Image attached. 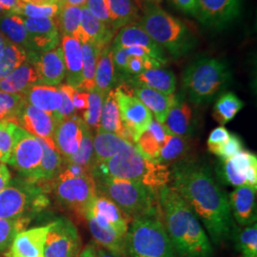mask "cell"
<instances>
[{
  "label": "cell",
  "instance_id": "6da1fadb",
  "mask_svg": "<svg viewBox=\"0 0 257 257\" xmlns=\"http://www.w3.org/2000/svg\"><path fill=\"white\" fill-rule=\"evenodd\" d=\"M171 186L200 219L214 245L232 239L236 225L229 198L215 182L211 169L200 161H181L171 172Z\"/></svg>",
  "mask_w": 257,
  "mask_h": 257
},
{
  "label": "cell",
  "instance_id": "7a4b0ae2",
  "mask_svg": "<svg viewBox=\"0 0 257 257\" xmlns=\"http://www.w3.org/2000/svg\"><path fill=\"white\" fill-rule=\"evenodd\" d=\"M158 201L175 251L181 257H211L210 239L183 198L171 186H164L158 191Z\"/></svg>",
  "mask_w": 257,
  "mask_h": 257
},
{
  "label": "cell",
  "instance_id": "3957f363",
  "mask_svg": "<svg viewBox=\"0 0 257 257\" xmlns=\"http://www.w3.org/2000/svg\"><path fill=\"white\" fill-rule=\"evenodd\" d=\"M92 177H112L137 181L158 192L171 180L169 167L161 165L142 156L137 148L130 145L110 159L91 170Z\"/></svg>",
  "mask_w": 257,
  "mask_h": 257
},
{
  "label": "cell",
  "instance_id": "277c9868",
  "mask_svg": "<svg viewBox=\"0 0 257 257\" xmlns=\"http://www.w3.org/2000/svg\"><path fill=\"white\" fill-rule=\"evenodd\" d=\"M96 193L110 199L131 220L160 216L158 192L144 184L112 177L93 178Z\"/></svg>",
  "mask_w": 257,
  "mask_h": 257
},
{
  "label": "cell",
  "instance_id": "5b68a950",
  "mask_svg": "<svg viewBox=\"0 0 257 257\" xmlns=\"http://www.w3.org/2000/svg\"><path fill=\"white\" fill-rule=\"evenodd\" d=\"M139 26L158 46L176 58L189 54L196 46V37L191 29L155 4L146 8Z\"/></svg>",
  "mask_w": 257,
  "mask_h": 257
},
{
  "label": "cell",
  "instance_id": "8992f818",
  "mask_svg": "<svg viewBox=\"0 0 257 257\" xmlns=\"http://www.w3.org/2000/svg\"><path fill=\"white\" fill-rule=\"evenodd\" d=\"M230 77V67L224 60L200 57L184 71L182 87L190 101L201 105L211 101L229 84Z\"/></svg>",
  "mask_w": 257,
  "mask_h": 257
},
{
  "label": "cell",
  "instance_id": "52a82bcc",
  "mask_svg": "<svg viewBox=\"0 0 257 257\" xmlns=\"http://www.w3.org/2000/svg\"><path fill=\"white\" fill-rule=\"evenodd\" d=\"M49 204L41 185L16 177L0 192V218L32 220Z\"/></svg>",
  "mask_w": 257,
  "mask_h": 257
},
{
  "label": "cell",
  "instance_id": "ba28073f",
  "mask_svg": "<svg viewBox=\"0 0 257 257\" xmlns=\"http://www.w3.org/2000/svg\"><path fill=\"white\" fill-rule=\"evenodd\" d=\"M126 235V251L131 257H175V250L160 216L132 220Z\"/></svg>",
  "mask_w": 257,
  "mask_h": 257
},
{
  "label": "cell",
  "instance_id": "9c48e42d",
  "mask_svg": "<svg viewBox=\"0 0 257 257\" xmlns=\"http://www.w3.org/2000/svg\"><path fill=\"white\" fill-rule=\"evenodd\" d=\"M53 182L57 202L77 215L85 217L92 201L97 196L92 174L80 176L57 175Z\"/></svg>",
  "mask_w": 257,
  "mask_h": 257
},
{
  "label": "cell",
  "instance_id": "30bf717a",
  "mask_svg": "<svg viewBox=\"0 0 257 257\" xmlns=\"http://www.w3.org/2000/svg\"><path fill=\"white\" fill-rule=\"evenodd\" d=\"M43 148L38 138L17 126L9 164L18 171L21 177L34 183L41 164Z\"/></svg>",
  "mask_w": 257,
  "mask_h": 257
},
{
  "label": "cell",
  "instance_id": "8fae6325",
  "mask_svg": "<svg viewBox=\"0 0 257 257\" xmlns=\"http://www.w3.org/2000/svg\"><path fill=\"white\" fill-rule=\"evenodd\" d=\"M115 90L120 118L124 128L133 138L134 145L138 137L145 132L153 122V114L147 107L136 97L133 89L126 83Z\"/></svg>",
  "mask_w": 257,
  "mask_h": 257
},
{
  "label": "cell",
  "instance_id": "7c38bea8",
  "mask_svg": "<svg viewBox=\"0 0 257 257\" xmlns=\"http://www.w3.org/2000/svg\"><path fill=\"white\" fill-rule=\"evenodd\" d=\"M80 249L81 239L72 221L60 217L50 223L44 257H78Z\"/></svg>",
  "mask_w": 257,
  "mask_h": 257
},
{
  "label": "cell",
  "instance_id": "4fadbf2b",
  "mask_svg": "<svg viewBox=\"0 0 257 257\" xmlns=\"http://www.w3.org/2000/svg\"><path fill=\"white\" fill-rule=\"evenodd\" d=\"M216 172L224 183L236 188L245 185L257 188L256 156L246 150L228 159H221Z\"/></svg>",
  "mask_w": 257,
  "mask_h": 257
},
{
  "label": "cell",
  "instance_id": "5bb4252c",
  "mask_svg": "<svg viewBox=\"0 0 257 257\" xmlns=\"http://www.w3.org/2000/svg\"><path fill=\"white\" fill-rule=\"evenodd\" d=\"M197 19L203 26L221 31L238 19L242 0H196Z\"/></svg>",
  "mask_w": 257,
  "mask_h": 257
},
{
  "label": "cell",
  "instance_id": "9a60e30c",
  "mask_svg": "<svg viewBox=\"0 0 257 257\" xmlns=\"http://www.w3.org/2000/svg\"><path fill=\"white\" fill-rule=\"evenodd\" d=\"M27 60L38 76V84L57 86L66 76L64 56L61 47L47 52L27 51Z\"/></svg>",
  "mask_w": 257,
  "mask_h": 257
},
{
  "label": "cell",
  "instance_id": "2e32d148",
  "mask_svg": "<svg viewBox=\"0 0 257 257\" xmlns=\"http://www.w3.org/2000/svg\"><path fill=\"white\" fill-rule=\"evenodd\" d=\"M56 123L57 121L53 114L37 109L25 99L15 119V124L30 135L52 144H55L54 135Z\"/></svg>",
  "mask_w": 257,
  "mask_h": 257
},
{
  "label": "cell",
  "instance_id": "e0dca14e",
  "mask_svg": "<svg viewBox=\"0 0 257 257\" xmlns=\"http://www.w3.org/2000/svg\"><path fill=\"white\" fill-rule=\"evenodd\" d=\"M23 19L27 30L28 51L47 52L59 44L60 31L56 19Z\"/></svg>",
  "mask_w": 257,
  "mask_h": 257
},
{
  "label": "cell",
  "instance_id": "ac0fdd59",
  "mask_svg": "<svg viewBox=\"0 0 257 257\" xmlns=\"http://www.w3.org/2000/svg\"><path fill=\"white\" fill-rule=\"evenodd\" d=\"M92 216L95 222L105 229H111L121 236L126 237L131 219L119 208L105 196L98 195L92 201L85 217Z\"/></svg>",
  "mask_w": 257,
  "mask_h": 257
},
{
  "label": "cell",
  "instance_id": "d6986e66",
  "mask_svg": "<svg viewBox=\"0 0 257 257\" xmlns=\"http://www.w3.org/2000/svg\"><path fill=\"white\" fill-rule=\"evenodd\" d=\"M86 128V123L77 115L56 123L54 141L55 148L62 156V159L69 158L77 152L82 142Z\"/></svg>",
  "mask_w": 257,
  "mask_h": 257
},
{
  "label": "cell",
  "instance_id": "ffe728a7",
  "mask_svg": "<svg viewBox=\"0 0 257 257\" xmlns=\"http://www.w3.org/2000/svg\"><path fill=\"white\" fill-rule=\"evenodd\" d=\"M50 224L21 230L13 240L6 257H44V248Z\"/></svg>",
  "mask_w": 257,
  "mask_h": 257
},
{
  "label": "cell",
  "instance_id": "44dd1931",
  "mask_svg": "<svg viewBox=\"0 0 257 257\" xmlns=\"http://www.w3.org/2000/svg\"><path fill=\"white\" fill-rule=\"evenodd\" d=\"M142 47L151 52L156 61L161 65L167 63L164 50L158 46L150 37L147 33L137 24H131L121 28L117 35L112 40V48H128V47Z\"/></svg>",
  "mask_w": 257,
  "mask_h": 257
},
{
  "label": "cell",
  "instance_id": "7402d4cb",
  "mask_svg": "<svg viewBox=\"0 0 257 257\" xmlns=\"http://www.w3.org/2000/svg\"><path fill=\"white\" fill-rule=\"evenodd\" d=\"M256 190L250 186H241L230 194V212L236 223L247 227L256 222Z\"/></svg>",
  "mask_w": 257,
  "mask_h": 257
},
{
  "label": "cell",
  "instance_id": "603a6c76",
  "mask_svg": "<svg viewBox=\"0 0 257 257\" xmlns=\"http://www.w3.org/2000/svg\"><path fill=\"white\" fill-rule=\"evenodd\" d=\"M125 77V83L132 89L136 87H146L156 90L158 92H163L165 94H173L175 93L176 89L175 74L172 71L164 69L162 67L150 69L138 75Z\"/></svg>",
  "mask_w": 257,
  "mask_h": 257
},
{
  "label": "cell",
  "instance_id": "cb8c5ba5",
  "mask_svg": "<svg viewBox=\"0 0 257 257\" xmlns=\"http://www.w3.org/2000/svg\"><path fill=\"white\" fill-rule=\"evenodd\" d=\"M61 49L66 68V84L79 89L83 80L82 44L74 37L62 36Z\"/></svg>",
  "mask_w": 257,
  "mask_h": 257
},
{
  "label": "cell",
  "instance_id": "d4e9b609",
  "mask_svg": "<svg viewBox=\"0 0 257 257\" xmlns=\"http://www.w3.org/2000/svg\"><path fill=\"white\" fill-rule=\"evenodd\" d=\"M164 124L173 135L191 138L195 128L192 107L183 98L175 95V102L170 109Z\"/></svg>",
  "mask_w": 257,
  "mask_h": 257
},
{
  "label": "cell",
  "instance_id": "484cf974",
  "mask_svg": "<svg viewBox=\"0 0 257 257\" xmlns=\"http://www.w3.org/2000/svg\"><path fill=\"white\" fill-rule=\"evenodd\" d=\"M172 134L165 124L153 120L149 128L143 132L135 142V147L148 159L156 161L161 148L165 144L167 137Z\"/></svg>",
  "mask_w": 257,
  "mask_h": 257
},
{
  "label": "cell",
  "instance_id": "4316f807",
  "mask_svg": "<svg viewBox=\"0 0 257 257\" xmlns=\"http://www.w3.org/2000/svg\"><path fill=\"white\" fill-rule=\"evenodd\" d=\"M81 44L91 42L100 49L109 46L114 36V31L109 25L93 17L86 6L81 10Z\"/></svg>",
  "mask_w": 257,
  "mask_h": 257
},
{
  "label": "cell",
  "instance_id": "83f0119b",
  "mask_svg": "<svg viewBox=\"0 0 257 257\" xmlns=\"http://www.w3.org/2000/svg\"><path fill=\"white\" fill-rule=\"evenodd\" d=\"M98 130L116 135L134 145L133 138H131L128 131L124 128L120 118L119 109L114 89L110 90L105 96Z\"/></svg>",
  "mask_w": 257,
  "mask_h": 257
},
{
  "label": "cell",
  "instance_id": "f1b7e54d",
  "mask_svg": "<svg viewBox=\"0 0 257 257\" xmlns=\"http://www.w3.org/2000/svg\"><path fill=\"white\" fill-rule=\"evenodd\" d=\"M133 93L155 115L157 122L165 123L167 115L175 102V93L165 94L146 87L133 88Z\"/></svg>",
  "mask_w": 257,
  "mask_h": 257
},
{
  "label": "cell",
  "instance_id": "f546056e",
  "mask_svg": "<svg viewBox=\"0 0 257 257\" xmlns=\"http://www.w3.org/2000/svg\"><path fill=\"white\" fill-rule=\"evenodd\" d=\"M25 100L37 109L54 114L59 109L62 96L58 88L43 84H36L24 92Z\"/></svg>",
  "mask_w": 257,
  "mask_h": 257
},
{
  "label": "cell",
  "instance_id": "4dcf8cb0",
  "mask_svg": "<svg viewBox=\"0 0 257 257\" xmlns=\"http://www.w3.org/2000/svg\"><path fill=\"white\" fill-rule=\"evenodd\" d=\"M93 142V166L98 165L110 159L111 156L116 155L120 151L133 145L127 140L120 138L116 135L106 133L100 130L95 132L92 139ZM92 166V167H93ZM92 174V173H91Z\"/></svg>",
  "mask_w": 257,
  "mask_h": 257
},
{
  "label": "cell",
  "instance_id": "1f68e13d",
  "mask_svg": "<svg viewBox=\"0 0 257 257\" xmlns=\"http://www.w3.org/2000/svg\"><path fill=\"white\" fill-rule=\"evenodd\" d=\"M36 84H38L37 72L26 60L18 69L0 80V92L24 94L30 87Z\"/></svg>",
  "mask_w": 257,
  "mask_h": 257
},
{
  "label": "cell",
  "instance_id": "d6a6232c",
  "mask_svg": "<svg viewBox=\"0 0 257 257\" xmlns=\"http://www.w3.org/2000/svg\"><path fill=\"white\" fill-rule=\"evenodd\" d=\"M39 140L43 148V156L34 183L42 186L43 183L53 182L55 180L62 168L63 159L56 150L55 144L48 143L42 139Z\"/></svg>",
  "mask_w": 257,
  "mask_h": 257
},
{
  "label": "cell",
  "instance_id": "836d02e7",
  "mask_svg": "<svg viewBox=\"0 0 257 257\" xmlns=\"http://www.w3.org/2000/svg\"><path fill=\"white\" fill-rule=\"evenodd\" d=\"M85 218L88 221L89 230L92 237L101 248L120 256H127L126 237L121 236L111 229H105L99 226L92 216L87 215Z\"/></svg>",
  "mask_w": 257,
  "mask_h": 257
},
{
  "label": "cell",
  "instance_id": "e575fe53",
  "mask_svg": "<svg viewBox=\"0 0 257 257\" xmlns=\"http://www.w3.org/2000/svg\"><path fill=\"white\" fill-rule=\"evenodd\" d=\"M115 82L116 78L112 58V49L109 45L102 49L97 57L94 88L106 95L113 89Z\"/></svg>",
  "mask_w": 257,
  "mask_h": 257
},
{
  "label": "cell",
  "instance_id": "d590c367",
  "mask_svg": "<svg viewBox=\"0 0 257 257\" xmlns=\"http://www.w3.org/2000/svg\"><path fill=\"white\" fill-rule=\"evenodd\" d=\"M110 27L115 32L139 21L138 5L135 0H107Z\"/></svg>",
  "mask_w": 257,
  "mask_h": 257
},
{
  "label": "cell",
  "instance_id": "8d00e7d4",
  "mask_svg": "<svg viewBox=\"0 0 257 257\" xmlns=\"http://www.w3.org/2000/svg\"><path fill=\"white\" fill-rule=\"evenodd\" d=\"M191 148L190 138H184L170 134L166 139L164 146L161 148L156 162L161 165L176 164L183 161Z\"/></svg>",
  "mask_w": 257,
  "mask_h": 257
},
{
  "label": "cell",
  "instance_id": "74e56055",
  "mask_svg": "<svg viewBox=\"0 0 257 257\" xmlns=\"http://www.w3.org/2000/svg\"><path fill=\"white\" fill-rule=\"evenodd\" d=\"M0 32L10 42L23 48L26 52L29 50L27 30L24 19L19 15L6 12L0 15Z\"/></svg>",
  "mask_w": 257,
  "mask_h": 257
},
{
  "label": "cell",
  "instance_id": "f35d334b",
  "mask_svg": "<svg viewBox=\"0 0 257 257\" xmlns=\"http://www.w3.org/2000/svg\"><path fill=\"white\" fill-rule=\"evenodd\" d=\"M81 7L73 6L64 2L56 18L59 31L62 36L73 37L82 42L81 31Z\"/></svg>",
  "mask_w": 257,
  "mask_h": 257
},
{
  "label": "cell",
  "instance_id": "ab89813d",
  "mask_svg": "<svg viewBox=\"0 0 257 257\" xmlns=\"http://www.w3.org/2000/svg\"><path fill=\"white\" fill-rule=\"evenodd\" d=\"M243 108L244 102L236 94L233 92H225L215 102L213 117L221 125H225L233 119Z\"/></svg>",
  "mask_w": 257,
  "mask_h": 257
},
{
  "label": "cell",
  "instance_id": "60d3db41",
  "mask_svg": "<svg viewBox=\"0 0 257 257\" xmlns=\"http://www.w3.org/2000/svg\"><path fill=\"white\" fill-rule=\"evenodd\" d=\"M101 50L91 42L82 44L83 80L78 90L89 92L94 89L97 57Z\"/></svg>",
  "mask_w": 257,
  "mask_h": 257
},
{
  "label": "cell",
  "instance_id": "b9f144b4",
  "mask_svg": "<svg viewBox=\"0 0 257 257\" xmlns=\"http://www.w3.org/2000/svg\"><path fill=\"white\" fill-rule=\"evenodd\" d=\"M232 239L235 247L242 253V257H257L256 222L244 229L236 227Z\"/></svg>",
  "mask_w": 257,
  "mask_h": 257
},
{
  "label": "cell",
  "instance_id": "7bdbcfd3",
  "mask_svg": "<svg viewBox=\"0 0 257 257\" xmlns=\"http://www.w3.org/2000/svg\"><path fill=\"white\" fill-rule=\"evenodd\" d=\"M26 51L7 39L4 53L0 58V80L23 64L26 61Z\"/></svg>",
  "mask_w": 257,
  "mask_h": 257
},
{
  "label": "cell",
  "instance_id": "ee69618b",
  "mask_svg": "<svg viewBox=\"0 0 257 257\" xmlns=\"http://www.w3.org/2000/svg\"><path fill=\"white\" fill-rule=\"evenodd\" d=\"M92 132L91 128L87 126L84 132L82 142L77 152L70 156L69 158L63 159L65 163H73L76 165L81 166L88 170H92L93 166V142H92Z\"/></svg>",
  "mask_w": 257,
  "mask_h": 257
},
{
  "label": "cell",
  "instance_id": "f6af8a7d",
  "mask_svg": "<svg viewBox=\"0 0 257 257\" xmlns=\"http://www.w3.org/2000/svg\"><path fill=\"white\" fill-rule=\"evenodd\" d=\"M30 219H4L0 218V254L6 252L16 235L19 231L24 230Z\"/></svg>",
  "mask_w": 257,
  "mask_h": 257
},
{
  "label": "cell",
  "instance_id": "bcb514c9",
  "mask_svg": "<svg viewBox=\"0 0 257 257\" xmlns=\"http://www.w3.org/2000/svg\"><path fill=\"white\" fill-rule=\"evenodd\" d=\"M105 96L106 95L104 93L97 91L95 88L89 92V106L81 118L91 131L96 132L99 128Z\"/></svg>",
  "mask_w": 257,
  "mask_h": 257
},
{
  "label": "cell",
  "instance_id": "7dc6e473",
  "mask_svg": "<svg viewBox=\"0 0 257 257\" xmlns=\"http://www.w3.org/2000/svg\"><path fill=\"white\" fill-rule=\"evenodd\" d=\"M62 4H36L23 2L19 15H23L31 19H56Z\"/></svg>",
  "mask_w": 257,
  "mask_h": 257
},
{
  "label": "cell",
  "instance_id": "c3c4849f",
  "mask_svg": "<svg viewBox=\"0 0 257 257\" xmlns=\"http://www.w3.org/2000/svg\"><path fill=\"white\" fill-rule=\"evenodd\" d=\"M24 99L25 97L21 93L0 92V121L8 120L15 123Z\"/></svg>",
  "mask_w": 257,
  "mask_h": 257
},
{
  "label": "cell",
  "instance_id": "681fc988",
  "mask_svg": "<svg viewBox=\"0 0 257 257\" xmlns=\"http://www.w3.org/2000/svg\"><path fill=\"white\" fill-rule=\"evenodd\" d=\"M18 125L8 120L0 121V161L4 163H9L13 143L14 134Z\"/></svg>",
  "mask_w": 257,
  "mask_h": 257
},
{
  "label": "cell",
  "instance_id": "f907efd6",
  "mask_svg": "<svg viewBox=\"0 0 257 257\" xmlns=\"http://www.w3.org/2000/svg\"><path fill=\"white\" fill-rule=\"evenodd\" d=\"M58 90L61 93L62 102L59 109L53 114L57 122L73 117L75 115V110L73 104V95L75 89L68 84H61L59 85Z\"/></svg>",
  "mask_w": 257,
  "mask_h": 257
},
{
  "label": "cell",
  "instance_id": "816d5d0a",
  "mask_svg": "<svg viewBox=\"0 0 257 257\" xmlns=\"http://www.w3.org/2000/svg\"><path fill=\"white\" fill-rule=\"evenodd\" d=\"M230 133L223 126L213 128L208 138V149L212 155L218 156L221 147L229 140Z\"/></svg>",
  "mask_w": 257,
  "mask_h": 257
},
{
  "label": "cell",
  "instance_id": "f5cc1de1",
  "mask_svg": "<svg viewBox=\"0 0 257 257\" xmlns=\"http://www.w3.org/2000/svg\"><path fill=\"white\" fill-rule=\"evenodd\" d=\"M85 6L93 17L110 27V14L107 0H87Z\"/></svg>",
  "mask_w": 257,
  "mask_h": 257
},
{
  "label": "cell",
  "instance_id": "db71d44e",
  "mask_svg": "<svg viewBox=\"0 0 257 257\" xmlns=\"http://www.w3.org/2000/svg\"><path fill=\"white\" fill-rule=\"evenodd\" d=\"M243 150L245 149L241 139L237 136L230 134L229 140L221 147L217 156H219L221 159H228L232 156H236Z\"/></svg>",
  "mask_w": 257,
  "mask_h": 257
},
{
  "label": "cell",
  "instance_id": "11a10c76",
  "mask_svg": "<svg viewBox=\"0 0 257 257\" xmlns=\"http://www.w3.org/2000/svg\"><path fill=\"white\" fill-rule=\"evenodd\" d=\"M73 104L75 115L82 117L89 106V92L75 89L73 95Z\"/></svg>",
  "mask_w": 257,
  "mask_h": 257
},
{
  "label": "cell",
  "instance_id": "9f6ffc18",
  "mask_svg": "<svg viewBox=\"0 0 257 257\" xmlns=\"http://www.w3.org/2000/svg\"><path fill=\"white\" fill-rule=\"evenodd\" d=\"M111 47V46H110ZM112 58H113V64L114 68L122 74L125 75L127 70V64L130 55L126 52L124 48H112Z\"/></svg>",
  "mask_w": 257,
  "mask_h": 257
},
{
  "label": "cell",
  "instance_id": "6f0895ef",
  "mask_svg": "<svg viewBox=\"0 0 257 257\" xmlns=\"http://www.w3.org/2000/svg\"><path fill=\"white\" fill-rule=\"evenodd\" d=\"M173 2L178 9L197 19L198 6L196 0H173Z\"/></svg>",
  "mask_w": 257,
  "mask_h": 257
},
{
  "label": "cell",
  "instance_id": "680465c9",
  "mask_svg": "<svg viewBox=\"0 0 257 257\" xmlns=\"http://www.w3.org/2000/svg\"><path fill=\"white\" fill-rule=\"evenodd\" d=\"M22 3L23 0H0V7L6 13L19 15Z\"/></svg>",
  "mask_w": 257,
  "mask_h": 257
},
{
  "label": "cell",
  "instance_id": "91938a15",
  "mask_svg": "<svg viewBox=\"0 0 257 257\" xmlns=\"http://www.w3.org/2000/svg\"><path fill=\"white\" fill-rule=\"evenodd\" d=\"M10 180H11V172L5 164H2L0 166V192L8 185Z\"/></svg>",
  "mask_w": 257,
  "mask_h": 257
},
{
  "label": "cell",
  "instance_id": "94428289",
  "mask_svg": "<svg viewBox=\"0 0 257 257\" xmlns=\"http://www.w3.org/2000/svg\"><path fill=\"white\" fill-rule=\"evenodd\" d=\"M78 257H96V247L92 244H89L80 251Z\"/></svg>",
  "mask_w": 257,
  "mask_h": 257
},
{
  "label": "cell",
  "instance_id": "6125c7cd",
  "mask_svg": "<svg viewBox=\"0 0 257 257\" xmlns=\"http://www.w3.org/2000/svg\"><path fill=\"white\" fill-rule=\"evenodd\" d=\"M96 257H123L120 256L118 254L112 253L105 248H96Z\"/></svg>",
  "mask_w": 257,
  "mask_h": 257
},
{
  "label": "cell",
  "instance_id": "be15d7a7",
  "mask_svg": "<svg viewBox=\"0 0 257 257\" xmlns=\"http://www.w3.org/2000/svg\"><path fill=\"white\" fill-rule=\"evenodd\" d=\"M64 1L70 5L81 7V8L86 5V2H87V0H64Z\"/></svg>",
  "mask_w": 257,
  "mask_h": 257
},
{
  "label": "cell",
  "instance_id": "e7e4bbea",
  "mask_svg": "<svg viewBox=\"0 0 257 257\" xmlns=\"http://www.w3.org/2000/svg\"><path fill=\"white\" fill-rule=\"evenodd\" d=\"M6 42H7V39H5L3 35L0 33V58L2 57L3 53H4V50H5V45H6Z\"/></svg>",
  "mask_w": 257,
  "mask_h": 257
},
{
  "label": "cell",
  "instance_id": "03108f58",
  "mask_svg": "<svg viewBox=\"0 0 257 257\" xmlns=\"http://www.w3.org/2000/svg\"><path fill=\"white\" fill-rule=\"evenodd\" d=\"M2 14V9H1V7H0V15Z\"/></svg>",
  "mask_w": 257,
  "mask_h": 257
},
{
  "label": "cell",
  "instance_id": "003e7915",
  "mask_svg": "<svg viewBox=\"0 0 257 257\" xmlns=\"http://www.w3.org/2000/svg\"><path fill=\"white\" fill-rule=\"evenodd\" d=\"M2 164H3V163H2V162H1V161H0V166L2 165Z\"/></svg>",
  "mask_w": 257,
  "mask_h": 257
}]
</instances>
